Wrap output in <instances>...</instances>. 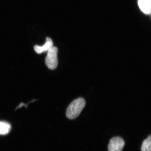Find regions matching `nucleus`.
<instances>
[{
	"instance_id": "f257e3e1",
	"label": "nucleus",
	"mask_w": 151,
	"mask_h": 151,
	"mask_svg": "<svg viewBox=\"0 0 151 151\" xmlns=\"http://www.w3.org/2000/svg\"><path fill=\"white\" fill-rule=\"evenodd\" d=\"M86 105V101L83 98H79L73 101L68 106L66 111V117L73 120L79 116Z\"/></svg>"
},
{
	"instance_id": "f03ea898",
	"label": "nucleus",
	"mask_w": 151,
	"mask_h": 151,
	"mask_svg": "<svg viewBox=\"0 0 151 151\" xmlns=\"http://www.w3.org/2000/svg\"><path fill=\"white\" fill-rule=\"evenodd\" d=\"M58 49L56 47H52L47 51V55L45 58V64L50 70H54L57 67Z\"/></svg>"
},
{
	"instance_id": "7ed1b4c3",
	"label": "nucleus",
	"mask_w": 151,
	"mask_h": 151,
	"mask_svg": "<svg viewBox=\"0 0 151 151\" xmlns=\"http://www.w3.org/2000/svg\"><path fill=\"white\" fill-rule=\"evenodd\" d=\"M124 146V139L119 137H116L110 140L108 145V151H122Z\"/></svg>"
},
{
	"instance_id": "20e7f679",
	"label": "nucleus",
	"mask_w": 151,
	"mask_h": 151,
	"mask_svg": "<svg viewBox=\"0 0 151 151\" xmlns=\"http://www.w3.org/2000/svg\"><path fill=\"white\" fill-rule=\"evenodd\" d=\"M53 47V42L49 37L46 38V42L42 46L35 45L34 47L35 50L38 54H41L43 52H47Z\"/></svg>"
},
{
	"instance_id": "39448f33",
	"label": "nucleus",
	"mask_w": 151,
	"mask_h": 151,
	"mask_svg": "<svg viewBox=\"0 0 151 151\" xmlns=\"http://www.w3.org/2000/svg\"><path fill=\"white\" fill-rule=\"evenodd\" d=\"M138 5L144 13L150 14L151 13V0H138Z\"/></svg>"
},
{
	"instance_id": "423d86ee",
	"label": "nucleus",
	"mask_w": 151,
	"mask_h": 151,
	"mask_svg": "<svg viewBox=\"0 0 151 151\" xmlns=\"http://www.w3.org/2000/svg\"><path fill=\"white\" fill-rule=\"evenodd\" d=\"M11 129V125L9 123L0 122V134H7L10 131Z\"/></svg>"
},
{
	"instance_id": "0eeeda50",
	"label": "nucleus",
	"mask_w": 151,
	"mask_h": 151,
	"mask_svg": "<svg viewBox=\"0 0 151 151\" xmlns=\"http://www.w3.org/2000/svg\"><path fill=\"white\" fill-rule=\"evenodd\" d=\"M142 151H151V136L150 135L143 142L141 147Z\"/></svg>"
}]
</instances>
